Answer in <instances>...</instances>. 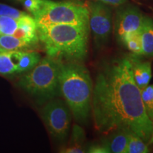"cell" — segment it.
Wrapping results in <instances>:
<instances>
[{
  "label": "cell",
  "instance_id": "obj_7",
  "mask_svg": "<svg viewBox=\"0 0 153 153\" xmlns=\"http://www.w3.org/2000/svg\"><path fill=\"white\" fill-rule=\"evenodd\" d=\"M89 29L92 32L97 49L104 48L108 44L112 29V12L109 6L98 1L88 4Z\"/></svg>",
  "mask_w": 153,
  "mask_h": 153
},
{
  "label": "cell",
  "instance_id": "obj_1",
  "mask_svg": "<svg viewBox=\"0 0 153 153\" xmlns=\"http://www.w3.org/2000/svg\"><path fill=\"white\" fill-rule=\"evenodd\" d=\"M96 129L107 135L128 130L146 143L153 137V124L145 111L141 89L133 79L128 57L105 65L96 77L91 108Z\"/></svg>",
  "mask_w": 153,
  "mask_h": 153
},
{
  "label": "cell",
  "instance_id": "obj_9",
  "mask_svg": "<svg viewBox=\"0 0 153 153\" xmlns=\"http://www.w3.org/2000/svg\"><path fill=\"white\" fill-rule=\"evenodd\" d=\"M137 55L132 54L128 57L131 63L133 79L137 87L142 90L149 85L152 78V68L149 61H141Z\"/></svg>",
  "mask_w": 153,
  "mask_h": 153
},
{
  "label": "cell",
  "instance_id": "obj_24",
  "mask_svg": "<svg viewBox=\"0 0 153 153\" xmlns=\"http://www.w3.org/2000/svg\"><path fill=\"white\" fill-rule=\"evenodd\" d=\"M0 51H1V49H0Z\"/></svg>",
  "mask_w": 153,
  "mask_h": 153
},
{
  "label": "cell",
  "instance_id": "obj_15",
  "mask_svg": "<svg viewBox=\"0 0 153 153\" xmlns=\"http://www.w3.org/2000/svg\"><path fill=\"white\" fill-rule=\"evenodd\" d=\"M41 60V56L36 51L25 50L19 53V74H24L32 70Z\"/></svg>",
  "mask_w": 153,
  "mask_h": 153
},
{
  "label": "cell",
  "instance_id": "obj_23",
  "mask_svg": "<svg viewBox=\"0 0 153 153\" xmlns=\"http://www.w3.org/2000/svg\"><path fill=\"white\" fill-rule=\"evenodd\" d=\"M9 1H12V2H14L15 4H22L23 1H24V0H9Z\"/></svg>",
  "mask_w": 153,
  "mask_h": 153
},
{
  "label": "cell",
  "instance_id": "obj_17",
  "mask_svg": "<svg viewBox=\"0 0 153 153\" xmlns=\"http://www.w3.org/2000/svg\"><path fill=\"white\" fill-rule=\"evenodd\" d=\"M150 152L147 143L136 134L131 133L125 153H148Z\"/></svg>",
  "mask_w": 153,
  "mask_h": 153
},
{
  "label": "cell",
  "instance_id": "obj_3",
  "mask_svg": "<svg viewBox=\"0 0 153 153\" xmlns=\"http://www.w3.org/2000/svg\"><path fill=\"white\" fill-rule=\"evenodd\" d=\"M60 95L76 122L85 124L89 118L93 85L88 70L82 62L62 61L59 78Z\"/></svg>",
  "mask_w": 153,
  "mask_h": 153
},
{
  "label": "cell",
  "instance_id": "obj_20",
  "mask_svg": "<svg viewBox=\"0 0 153 153\" xmlns=\"http://www.w3.org/2000/svg\"><path fill=\"white\" fill-rule=\"evenodd\" d=\"M43 0H24L22 5L33 16L41 8Z\"/></svg>",
  "mask_w": 153,
  "mask_h": 153
},
{
  "label": "cell",
  "instance_id": "obj_5",
  "mask_svg": "<svg viewBox=\"0 0 153 153\" xmlns=\"http://www.w3.org/2000/svg\"><path fill=\"white\" fill-rule=\"evenodd\" d=\"M33 17L37 26L51 24L89 26V14L87 7L72 1L43 0L41 8L33 15Z\"/></svg>",
  "mask_w": 153,
  "mask_h": 153
},
{
  "label": "cell",
  "instance_id": "obj_2",
  "mask_svg": "<svg viewBox=\"0 0 153 153\" xmlns=\"http://www.w3.org/2000/svg\"><path fill=\"white\" fill-rule=\"evenodd\" d=\"M89 26L51 24L38 26V36L48 56L63 61L83 62L87 57Z\"/></svg>",
  "mask_w": 153,
  "mask_h": 153
},
{
  "label": "cell",
  "instance_id": "obj_22",
  "mask_svg": "<svg viewBox=\"0 0 153 153\" xmlns=\"http://www.w3.org/2000/svg\"><path fill=\"white\" fill-rule=\"evenodd\" d=\"M94 1H100L105 4L112 6V7H120V6L125 4L127 0H94Z\"/></svg>",
  "mask_w": 153,
  "mask_h": 153
},
{
  "label": "cell",
  "instance_id": "obj_16",
  "mask_svg": "<svg viewBox=\"0 0 153 153\" xmlns=\"http://www.w3.org/2000/svg\"><path fill=\"white\" fill-rule=\"evenodd\" d=\"M120 43L125 45L126 48L131 53V54L137 56L143 55L140 30L126 35L121 40Z\"/></svg>",
  "mask_w": 153,
  "mask_h": 153
},
{
  "label": "cell",
  "instance_id": "obj_12",
  "mask_svg": "<svg viewBox=\"0 0 153 153\" xmlns=\"http://www.w3.org/2000/svg\"><path fill=\"white\" fill-rule=\"evenodd\" d=\"M85 133L78 124H74L68 145L60 149L63 153H83L86 152Z\"/></svg>",
  "mask_w": 153,
  "mask_h": 153
},
{
  "label": "cell",
  "instance_id": "obj_6",
  "mask_svg": "<svg viewBox=\"0 0 153 153\" xmlns=\"http://www.w3.org/2000/svg\"><path fill=\"white\" fill-rule=\"evenodd\" d=\"M72 112L64 100L53 98L41 110V117L51 135L57 142L68 138L72 122Z\"/></svg>",
  "mask_w": 153,
  "mask_h": 153
},
{
  "label": "cell",
  "instance_id": "obj_18",
  "mask_svg": "<svg viewBox=\"0 0 153 153\" xmlns=\"http://www.w3.org/2000/svg\"><path fill=\"white\" fill-rule=\"evenodd\" d=\"M141 97H142L145 111L153 124V85H148L141 90Z\"/></svg>",
  "mask_w": 153,
  "mask_h": 153
},
{
  "label": "cell",
  "instance_id": "obj_21",
  "mask_svg": "<svg viewBox=\"0 0 153 153\" xmlns=\"http://www.w3.org/2000/svg\"><path fill=\"white\" fill-rule=\"evenodd\" d=\"M87 152L89 153H109L108 149L102 142L91 145L87 149Z\"/></svg>",
  "mask_w": 153,
  "mask_h": 153
},
{
  "label": "cell",
  "instance_id": "obj_8",
  "mask_svg": "<svg viewBox=\"0 0 153 153\" xmlns=\"http://www.w3.org/2000/svg\"><path fill=\"white\" fill-rule=\"evenodd\" d=\"M120 7L114 23L115 34L119 42L127 34L140 31L144 19L142 12L135 6L123 4Z\"/></svg>",
  "mask_w": 153,
  "mask_h": 153
},
{
  "label": "cell",
  "instance_id": "obj_10",
  "mask_svg": "<svg viewBox=\"0 0 153 153\" xmlns=\"http://www.w3.org/2000/svg\"><path fill=\"white\" fill-rule=\"evenodd\" d=\"M131 133L132 132L128 130L116 129L107 134L108 137L102 143L106 145L109 153H125Z\"/></svg>",
  "mask_w": 153,
  "mask_h": 153
},
{
  "label": "cell",
  "instance_id": "obj_11",
  "mask_svg": "<svg viewBox=\"0 0 153 153\" xmlns=\"http://www.w3.org/2000/svg\"><path fill=\"white\" fill-rule=\"evenodd\" d=\"M20 51H0V74L3 76L19 74Z\"/></svg>",
  "mask_w": 153,
  "mask_h": 153
},
{
  "label": "cell",
  "instance_id": "obj_14",
  "mask_svg": "<svg viewBox=\"0 0 153 153\" xmlns=\"http://www.w3.org/2000/svg\"><path fill=\"white\" fill-rule=\"evenodd\" d=\"M33 44L14 36L0 34V49L1 51H25L33 46Z\"/></svg>",
  "mask_w": 153,
  "mask_h": 153
},
{
  "label": "cell",
  "instance_id": "obj_4",
  "mask_svg": "<svg viewBox=\"0 0 153 153\" xmlns=\"http://www.w3.org/2000/svg\"><path fill=\"white\" fill-rule=\"evenodd\" d=\"M62 60L50 56L41 59L32 70L24 73L18 86L36 100L44 102L60 95L59 78Z\"/></svg>",
  "mask_w": 153,
  "mask_h": 153
},
{
  "label": "cell",
  "instance_id": "obj_19",
  "mask_svg": "<svg viewBox=\"0 0 153 153\" xmlns=\"http://www.w3.org/2000/svg\"><path fill=\"white\" fill-rule=\"evenodd\" d=\"M27 13L19 10L10 6L0 4V16H9L19 19L26 15Z\"/></svg>",
  "mask_w": 153,
  "mask_h": 153
},
{
  "label": "cell",
  "instance_id": "obj_13",
  "mask_svg": "<svg viewBox=\"0 0 153 153\" xmlns=\"http://www.w3.org/2000/svg\"><path fill=\"white\" fill-rule=\"evenodd\" d=\"M140 36L143 55L153 57V20L148 16H144L140 29Z\"/></svg>",
  "mask_w": 153,
  "mask_h": 153
}]
</instances>
